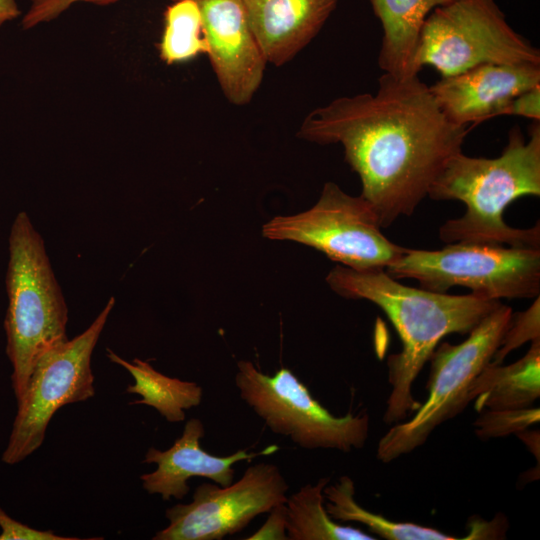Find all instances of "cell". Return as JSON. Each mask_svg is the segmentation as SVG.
I'll use <instances>...</instances> for the list:
<instances>
[{"mask_svg": "<svg viewBox=\"0 0 540 540\" xmlns=\"http://www.w3.org/2000/svg\"><path fill=\"white\" fill-rule=\"evenodd\" d=\"M381 228L374 209L361 195L351 196L326 182L310 209L272 218L262 226V235L312 247L342 266L369 271L385 270L406 250Z\"/></svg>", "mask_w": 540, "mask_h": 540, "instance_id": "cell-8", "label": "cell"}, {"mask_svg": "<svg viewBox=\"0 0 540 540\" xmlns=\"http://www.w3.org/2000/svg\"><path fill=\"white\" fill-rule=\"evenodd\" d=\"M20 14L15 0H0V27Z\"/></svg>", "mask_w": 540, "mask_h": 540, "instance_id": "cell-28", "label": "cell"}, {"mask_svg": "<svg viewBox=\"0 0 540 540\" xmlns=\"http://www.w3.org/2000/svg\"><path fill=\"white\" fill-rule=\"evenodd\" d=\"M471 129L443 115L418 75L383 73L375 94L339 97L314 109L297 136L342 145L360 178L361 196L386 228L414 213Z\"/></svg>", "mask_w": 540, "mask_h": 540, "instance_id": "cell-1", "label": "cell"}, {"mask_svg": "<svg viewBox=\"0 0 540 540\" xmlns=\"http://www.w3.org/2000/svg\"><path fill=\"white\" fill-rule=\"evenodd\" d=\"M540 338V298L525 311L512 314L510 323L502 337L491 363L501 364L506 356L527 343Z\"/></svg>", "mask_w": 540, "mask_h": 540, "instance_id": "cell-23", "label": "cell"}, {"mask_svg": "<svg viewBox=\"0 0 540 540\" xmlns=\"http://www.w3.org/2000/svg\"><path fill=\"white\" fill-rule=\"evenodd\" d=\"M111 297L92 324L81 334L50 349L37 361L17 414L2 461L14 465L43 443L47 426L64 405L86 401L95 394L91 357L108 316Z\"/></svg>", "mask_w": 540, "mask_h": 540, "instance_id": "cell-10", "label": "cell"}, {"mask_svg": "<svg viewBox=\"0 0 540 540\" xmlns=\"http://www.w3.org/2000/svg\"><path fill=\"white\" fill-rule=\"evenodd\" d=\"M323 496L325 509L334 521L360 523L386 540L459 539L433 527L396 522L363 508L355 501L354 481L348 476H341L334 484L328 483L323 489Z\"/></svg>", "mask_w": 540, "mask_h": 540, "instance_id": "cell-19", "label": "cell"}, {"mask_svg": "<svg viewBox=\"0 0 540 540\" xmlns=\"http://www.w3.org/2000/svg\"><path fill=\"white\" fill-rule=\"evenodd\" d=\"M512 309L502 303L460 344L442 343L429 360L428 398L407 422L393 424L379 440L376 457L389 463L422 446L432 432L471 402L470 388L492 361L510 323Z\"/></svg>", "mask_w": 540, "mask_h": 540, "instance_id": "cell-5", "label": "cell"}, {"mask_svg": "<svg viewBox=\"0 0 540 540\" xmlns=\"http://www.w3.org/2000/svg\"><path fill=\"white\" fill-rule=\"evenodd\" d=\"M485 63L540 65V51L494 0H455L428 15L414 55L417 73L430 65L446 77Z\"/></svg>", "mask_w": 540, "mask_h": 540, "instance_id": "cell-7", "label": "cell"}, {"mask_svg": "<svg viewBox=\"0 0 540 540\" xmlns=\"http://www.w3.org/2000/svg\"><path fill=\"white\" fill-rule=\"evenodd\" d=\"M289 486L278 466L257 463L229 486L199 485L188 504L166 510L169 525L153 540H220L245 528L256 516L285 503Z\"/></svg>", "mask_w": 540, "mask_h": 540, "instance_id": "cell-11", "label": "cell"}, {"mask_svg": "<svg viewBox=\"0 0 540 540\" xmlns=\"http://www.w3.org/2000/svg\"><path fill=\"white\" fill-rule=\"evenodd\" d=\"M385 271L394 279H414L421 288L440 293L461 286L489 300L540 294L538 248L460 242L432 251L406 248Z\"/></svg>", "mask_w": 540, "mask_h": 540, "instance_id": "cell-6", "label": "cell"}, {"mask_svg": "<svg viewBox=\"0 0 540 540\" xmlns=\"http://www.w3.org/2000/svg\"><path fill=\"white\" fill-rule=\"evenodd\" d=\"M537 85L540 65L485 63L441 77L429 89L451 123L468 126L500 116L511 99Z\"/></svg>", "mask_w": 540, "mask_h": 540, "instance_id": "cell-13", "label": "cell"}, {"mask_svg": "<svg viewBox=\"0 0 540 540\" xmlns=\"http://www.w3.org/2000/svg\"><path fill=\"white\" fill-rule=\"evenodd\" d=\"M0 540H78L76 537H63L52 530H38L10 517L0 507Z\"/></svg>", "mask_w": 540, "mask_h": 540, "instance_id": "cell-25", "label": "cell"}, {"mask_svg": "<svg viewBox=\"0 0 540 540\" xmlns=\"http://www.w3.org/2000/svg\"><path fill=\"white\" fill-rule=\"evenodd\" d=\"M502 115L521 116L540 120V85H537L510 100L501 111Z\"/></svg>", "mask_w": 540, "mask_h": 540, "instance_id": "cell-26", "label": "cell"}, {"mask_svg": "<svg viewBox=\"0 0 540 540\" xmlns=\"http://www.w3.org/2000/svg\"><path fill=\"white\" fill-rule=\"evenodd\" d=\"M107 357L125 368L134 378V384L129 385L126 392L138 394L142 399L130 404L153 407L171 423L183 421L185 410L200 405L202 401V387L195 382L164 375L145 360L135 358L129 362L111 349H107Z\"/></svg>", "mask_w": 540, "mask_h": 540, "instance_id": "cell-18", "label": "cell"}, {"mask_svg": "<svg viewBox=\"0 0 540 540\" xmlns=\"http://www.w3.org/2000/svg\"><path fill=\"white\" fill-rule=\"evenodd\" d=\"M383 30L378 65L397 77L418 75L414 55L423 24L437 7L455 0H369Z\"/></svg>", "mask_w": 540, "mask_h": 540, "instance_id": "cell-16", "label": "cell"}, {"mask_svg": "<svg viewBox=\"0 0 540 540\" xmlns=\"http://www.w3.org/2000/svg\"><path fill=\"white\" fill-rule=\"evenodd\" d=\"M191 1L199 9L208 56L223 94L234 105L248 104L262 82L267 61L241 0Z\"/></svg>", "mask_w": 540, "mask_h": 540, "instance_id": "cell-12", "label": "cell"}, {"mask_svg": "<svg viewBox=\"0 0 540 540\" xmlns=\"http://www.w3.org/2000/svg\"><path fill=\"white\" fill-rule=\"evenodd\" d=\"M235 384L241 399L275 434L287 436L304 449H362L369 436L367 413L337 417L316 399L288 368L272 376L247 360L237 363Z\"/></svg>", "mask_w": 540, "mask_h": 540, "instance_id": "cell-9", "label": "cell"}, {"mask_svg": "<svg viewBox=\"0 0 540 540\" xmlns=\"http://www.w3.org/2000/svg\"><path fill=\"white\" fill-rule=\"evenodd\" d=\"M208 52L209 46L196 4L191 0L173 2L165 12L161 59L167 64H174Z\"/></svg>", "mask_w": 540, "mask_h": 540, "instance_id": "cell-21", "label": "cell"}, {"mask_svg": "<svg viewBox=\"0 0 540 540\" xmlns=\"http://www.w3.org/2000/svg\"><path fill=\"white\" fill-rule=\"evenodd\" d=\"M540 196V124L533 121L526 139L516 125L495 158L451 156L431 185L433 200H458L465 213L439 229L445 243L507 245L540 249L539 222L528 229L506 224L505 209L522 196Z\"/></svg>", "mask_w": 540, "mask_h": 540, "instance_id": "cell-3", "label": "cell"}, {"mask_svg": "<svg viewBox=\"0 0 540 540\" xmlns=\"http://www.w3.org/2000/svg\"><path fill=\"white\" fill-rule=\"evenodd\" d=\"M326 282L342 297L377 305L399 336L401 351L387 360L391 389L383 421L388 425L402 422L420 407L412 385L441 339L453 333L469 334L501 304L472 293L449 295L406 286L384 269L357 271L337 265Z\"/></svg>", "mask_w": 540, "mask_h": 540, "instance_id": "cell-2", "label": "cell"}, {"mask_svg": "<svg viewBox=\"0 0 540 540\" xmlns=\"http://www.w3.org/2000/svg\"><path fill=\"white\" fill-rule=\"evenodd\" d=\"M330 482L321 478L287 497L286 531L288 540H375V537L334 521L324 506L323 489Z\"/></svg>", "mask_w": 540, "mask_h": 540, "instance_id": "cell-20", "label": "cell"}, {"mask_svg": "<svg viewBox=\"0 0 540 540\" xmlns=\"http://www.w3.org/2000/svg\"><path fill=\"white\" fill-rule=\"evenodd\" d=\"M6 289V352L18 403L40 357L68 340V308L43 238L26 212H19L11 226Z\"/></svg>", "mask_w": 540, "mask_h": 540, "instance_id": "cell-4", "label": "cell"}, {"mask_svg": "<svg viewBox=\"0 0 540 540\" xmlns=\"http://www.w3.org/2000/svg\"><path fill=\"white\" fill-rule=\"evenodd\" d=\"M117 0H32L28 12L22 19V27L30 29L40 23L48 22L67 10L72 4L88 2L97 5H108Z\"/></svg>", "mask_w": 540, "mask_h": 540, "instance_id": "cell-24", "label": "cell"}, {"mask_svg": "<svg viewBox=\"0 0 540 540\" xmlns=\"http://www.w3.org/2000/svg\"><path fill=\"white\" fill-rule=\"evenodd\" d=\"M205 435L201 420L190 419L182 435L167 450L154 447L148 449L143 463L155 464L157 468L140 476L142 486L149 494H159L163 500L183 499L189 492L187 481L200 476L214 481L222 487L233 483V465L239 461H250L260 455H269L279 449L270 445L259 452L240 449L228 456H216L204 451L200 440Z\"/></svg>", "mask_w": 540, "mask_h": 540, "instance_id": "cell-14", "label": "cell"}, {"mask_svg": "<svg viewBox=\"0 0 540 540\" xmlns=\"http://www.w3.org/2000/svg\"><path fill=\"white\" fill-rule=\"evenodd\" d=\"M288 540L286 531L285 503L276 505L269 511L266 522L247 540Z\"/></svg>", "mask_w": 540, "mask_h": 540, "instance_id": "cell-27", "label": "cell"}, {"mask_svg": "<svg viewBox=\"0 0 540 540\" xmlns=\"http://www.w3.org/2000/svg\"><path fill=\"white\" fill-rule=\"evenodd\" d=\"M469 396L478 412L531 407L540 396V338L512 364L490 362L473 381Z\"/></svg>", "mask_w": 540, "mask_h": 540, "instance_id": "cell-17", "label": "cell"}, {"mask_svg": "<svg viewBox=\"0 0 540 540\" xmlns=\"http://www.w3.org/2000/svg\"><path fill=\"white\" fill-rule=\"evenodd\" d=\"M539 420V408L487 410L473 426L476 435L484 440L522 433Z\"/></svg>", "mask_w": 540, "mask_h": 540, "instance_id": "cell-22", "label": "cell"}, {"mask_svg": "<svg viewBox=\"0 0 540 540\" xmlns=\"http://www.w3.org/2000/svg\"><path fill=\"white\" fill-rule=\"evenodd\" d=\"M267 62L280 67L320 32L337 0H241Z\"/></svg>", "mask_w": 540, "mask_h": 540, "instance_id": "cell-15", "label": "cell"}]
</instances>
